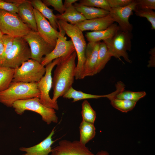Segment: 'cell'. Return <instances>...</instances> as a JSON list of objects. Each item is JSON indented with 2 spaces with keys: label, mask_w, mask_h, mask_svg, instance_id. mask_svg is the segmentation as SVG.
<instances>
[{
  "label": "cell",
  "mask_w": 155,
  "mask_h": 155,
  "mask_svg": "<svg viewBox=\"0 0 155 155\" xmlns=\"http://www.w3.org/2000/svg\"><path fill=\"white\" fill-rule=\"evenodd\" d=\"M77 54L75 51L62 57L57 65L52 78L53 90L52 100L57 102L58 98L63 96L71 87L75 78Z\"/></svg>",
  "instance_id": "1"
},
{
  "label": "cell",
  "mask_w": 155,
  "mask_h": 155,
  "mask_svg": "<svg viewBox=\"0 0 155 155\" xmlns=\"http://www.w3.org/2000/svg\"><path fill=\"white\" fill-rule=\"evenodd\" d=\"M40 95L37 83L12 82L7 89L0 92V102L7 107H11L16 101L39 98Z\"/></svg>",
  "instance_id": "2"
},
{
  "label": "cell",
  "mask_w": 155,
  "mask_h": 155,
  "mask_svg": "<svg viewBox=\"0 0 155 155\" xmlns=\"http://www.w3.org/2000/svg\"><path fill=\"white\" fill-rule=\"evenodd\" d=\"M58 24L71 38L75 48L78 59L75 68V78L76 80L83 79L87 44L82 32L75 25L61 20H58Z\"/></svg>",
  "instance_id": "3"
},
{
  "label": "cell",
  "mask_w": 155,
  "mask_h": 155,
  "mask_svg": "<svg viewBox=\"0 0 155 155\" xmlns=\"http://www.w3.org/2000/svg\"><path fill=\"white\" fill-rule=\"evenodd\" d=\"M12 107L19 115H22L26 110L36 112L40 115L42 120L48 125L52 122L57 123L58 121L55 110L42 104L40 102L39 98L16 101L13 103Z\"/></svg>",
  "instance_id": "4"
},
{
  "label": "cell",
  "mask_w": 155,
  "mask_h": 155,
  "mask_svg": "<svg viewBox=\"0 0 155 155\" xmlns=\"http://www.w3.org/2000/svg\"><path fill=\"white\" fill-rule=\"evenodd\" d=\"M132 36L131 32H125L119 29L111 38L103 41L111 57L120 60L122 57L126 61L131 63V61L127 51L131 50Z\"/></svg>",
  "instance_id": "5"
},
{
  "label": "cell",
  "mask_w": 155,
  "mask_h": 155,
  "mask_svg": "<svg viewBox=\"0 0 155 155\" xmlns=\"http://www.w3.org/2000/svg\"><path fill=\"white\" fill-rule=\"evenodd\" d=\"M31 30L17 13L0 10V31L3 34L23 37Z\"/></svg>",
  "instance_id": "6"
},
{
  "label": "cell",
  "mask_w": 155,
  "mask_h": 155,
  "mask_svg": "<svg viewBox=\"0 0 155 155\" xmlns=\"http://www.w3.org/2000/svg\"><path fill=\"white\" fill-rule=\"evenodd\" d=\"M45 68L41 63L30 59L15 69L12 82L37 83L44 75Z\"/></svg>",
  "instance_id": "7"
},
{
  "label": "cell",
  "mask_w": 155,
  "mask_h": 155,
  "mask_svg": "<svg viewBox=\"0 0 155 155\" xmlns=\"http://www.w3.org/2000/svg\"><path fill=\"white\" fill-rule=\"evenodd\" d=\"M31 59L30 47L23 37L14 38L12 46L1 66L15 69Z\"/></svg>",
  "instance_id": "8"
},
{
  "label": "cell",
  "mask_w": 155,
  "mask_h": 155,
  "mask_svg": "<svg viewBox=\"0 0 155 155\" xmlns=\"http://www.w3.org/2000/svg\"><path fill=\"white\" fill-rule=\"evenodd\" d=\"M62 58L54 60L45 66V72L44 76L37 83V85L40 93V102L47 107L58 110L57 102H54L49 96V92L52 87V70L55 66L61 61Z\"/></svg>",
  "instance_id": "9"
},
{
  "label": "cell",
  "mask_w": 155,
  "mask_h": 155,
  "mask_svg": "<svg viewBox=\"0 0 155 155\" xmlns=\"http://www.w3.org/2000/svg\"><path fill=\"white\" fill-rule=\"evenodd\" d=\"M23 38L30 47L31 59L40 63L43 56L50 53L55 47L46 42L37 31L31 30Z\"/></svg>",
  "instance_id": "10"
},
{
  "label": "cell",
  "mask_w": 155,
  "mask_h": 155,
  "mask_svg": "<svg viewBox=\"0 0 155 155\" xmlns=\"http://www.w3.org/2000/svg\"><path fill=\"white\" fill-rule=\"evenodd\" d=\"M58 26L59 34L54 48L50 53L43 57L41 62L44 66L56 59L65 57L75 51L71 40H67L65 31L59 25Z\"/></svg>",
  "instance_id": "11"
},
{
  "label": "cell",
  "mask_w": 155,
  "mask_h": 155,
  "mask_svg": "<svg viewBox=\"0 0 155 155\" xmlns=\"http://www.w3.org/2000/svg\"><path fill=\"white\" fill-rule=\"evenodd\" d=\"M137 5L136 0H133L131 3L125 6L112 8L109 11V15L114 22L118 24L120 29L125 32H131L133 26L129 21V17L133 14Z\"/></svg>",
  "instance_id": "12"
},
{
  "label": "cell",
  "mask_w": 155,
  "mask_h": 155,
  "mask_svg": "<svg viewBox=\"0 0 155 155\" xmlns=\"http://www.w3.org/2000/svg\"><path fill=\"white\" fill-rule=\"evenodd\" d=\"M50 155H95L79 141H60L58 145L52 149Z\"/></svg>",
  "instance_id": "13"
},
{
  "label": "cell",
  "mask_w": 155,
  "mask_h": 155,
  "mask_svg": "<svg viewBox=\"0 0 155 155\" xmlns=\"http://www.w3.org/2000/svg\"><path fill=\"white\" fill-rule=\"evenodd\" d=\"M37 32L46 42L55 47L59 32L55 29L49 21L37 10L34 8Z\"/></svg>",
  "instance_id": "14"
},
{
  "label": "cell",
  "mask_w": 155,
  "mask_h": 155,
  "mask_svg": "<svg viewBox=\"0 0 155 155\" xmlns=\"http://www.w3.org/2000/svg\"><path fill=\"white\" fill-rule=\"evenodd\" d=\"M100 42H89L85 51V60L84 67L83 78L95 75L96 63Z\"/></svg>",
  "instance_id": "15"
},
{
  "label": "cell",
  "mask_w": 155,
  "mask_h": 155,
  "mask_svg": "<svg viewBox=\"0 0 155 155\" xmlns=\"http://www.w3.org/2000/svg\"><path fill=\"white\" fill-rule=\"evenodd\" d=\"M114 22L113 18L109 14L106 16L101 18L86 20L75 25L82 32L89 30L95 31L105 29Z\"/></svg>",
  "instance_id": "16"
},
{
  "label": "cell",
  "mask_w": 155,
  "mask_h": 155,
  "mask_svg": "<svg viewBox=\"0 0 155 155\" xmlns=\"http://www.w3.org/2000/svg\"><path fill=\"white\" fill-rule=\"evenodd\" d=\"M55 127L53 128L49 135L39 143L29 147H21L19 150L26 153L21 155H49L52 148L51 146L55 141L52 140L54 134Z\"/></svg>",
  "instance_id": "17"
},
{
  "label": "cell",
  "mask_w": 155,
  "mask_h": 155,
  "mask_svg": "<svg viewBox=\"0 0 155 155\" xmlns=\"http://www.w3.org/2000/svg\"><path fill=\"white\" fill-rule=\"evenodd\" d=\"M17 6L18 14L22 21L28 25L31 30L37 32L34 8L30 0H22Z\"/></svg>",
  "instance_id": "18"
},
{
  "label": "cell",
  "mask_w": 155,
  "mask_h": 155,
  "mask_svg": "<svg viewBox=\"0 0 155 155\" xmlns=\"http://www.w3.org/2000/svg\"><path fill=\"white\" fill-rule=\"evenodd\" d=\"M119 29L118 25L113 23L105 29L87 32L85 36L89 42L104 41L111 38Z\"/></svg>",
  "instance_id": "19"
},
{
  "label": "cell",
  "mask_w": 155,
  "mask_h": 155,
  "mask_svg": "<svg viewBox=\"0 0 155 155\" xmlns=\"http://www.w3.org/2000/svg\"><path fill=\"white\" fill-rule=\"evenodd\" d=\"M116 86V90L111 94L112 96L117 98L137 102L146 95L145 91L133 92L125 90V86L121 82H118Z\"/></svg>",
  "instance_id": "20"
},
{
  "label": "cell",
  "mask_w": 155,
  "mask_h": 155,
  "mask_svg": "<svg viewBox=\"0 0 155 155\" xmlns=\"http://www.w3.org/2000/svg\"><path fill=\"white\" fill-rule=\"evenodd\" d=\"M73 5L87 20L103 17L109 14V11L104 9L86 6L80 3H75Z\"/></svg>",
  "instance_id": "21"
},
{
  "label": "cell",
  "mask_w": 155,
  "mask_h": 155,
  "mask_svg": "<svg viewBox=\"0 0 155 155\" xmlns=\"http://www.w3.org/2000/svg\"><path fill=\"white\" fill-rule=\"evenodd\" d=\"M34 8L37 10L46 19L48 20L52 26L56 30L58 28V20L53 10L49 8L40 0H30Z\"/></svg>",
  "instance_id": "22"
},
{
  "label": "cell",
  "mask_w": 155,
  "mask_h": 155,
  "mask_svg": "<svg viewBox=\"0 0 155 155\" xmlns=\"http://www.w3.org/2000/svg\"><path fill=\"white\" fill-rule=\"evenodd\" d=\"M56 16L58 20L69 22L74 25L86 20L73 5L67 8L63 13L57 14Z\"/></svg>",
  "instance_id": "23"
},
{
  "label": "cell",
  "mask_w": 155,
  "mask_h": 155,
  "mask_svg": "<svg viewBox=\"0 0 155 155\" xmlns=\"http://www.w3.org/2000/svg\"><path fill=\"white\" fill-rule=\"evenodd\" d=\"M111 57L105 43L103 41L100 42L95 67V74L99 73L104 68Z\"/></svg>",
  "instance_id": "24"
},
{
  "label": "cell",
  "mask_w": 155,
  "mask_h": 155,
  "mask_svg": "<svg viewBox=\"0 0 155 155\" xmlns=\"http://www.w3.org/2000/svg\"><path fill=\"white\" fill-rule=\"evenodd\" d=\"M80 142L85 145L93 139L96 134V129L94 124L82 121L79 127Z\"/></svg>",
  "instance_id": "25"
},
{
  "label": "cell",
  "mask_w": 155,
  "mask_h": 155,
  "mask_svg": "<svg viewBox=\"0 0 155 155\" xmlns=\"http://www.w3.org/2000/svg\"><path fill=\"white\" fill-rule=\"evenodd\" d=\"M107 98L110 100L111 104L113 107L123 113H127L132 110L137 102L116 98L112 96L111 93L108 94Z\"/></svg>",
  "instance_id": "26"
},
{
  "label": "cell",
  "mask_w": 155,
  "mask_h": 155,
  "mask_svg": "<svg viewBox=\"0 0 155 155\" xmlns=\"http://www.w3.org/2000/svg\"><path fill=\"white\" fill-rule=\"evenodd\" d=\"M108 94L105 95H96L84 93L81 91L77 90L72 87H71L63 96V98L72 99L73 102L84 99H97L102 97L107 98Z\"/></svg>",
  "instance_id": "27"
},
{
  "label": "cell",
  "mask_w": 155,
  "mask_h": 155,
  "mask_svg": "<svg viewBox=\"0 0 155 155\" xmlns=\"http://www.w3.org/2000/svg\"><path fill=\"white\" fill-rule=\"evenodd\" d=\"M15 69L0 66V92L7 89L12 81Z\"/></svg>",
  "instance_id": "28"
},
{
  "label": "cell",
  "mask_w": 155,
  "mask_h": 155,
  "mask_svg": "<svg viewBox=\"0 0 155 155\" xmlns=\"http://www.w3.org/2000/svg\"><path fill=\"white\" fill-rule=\"evenodd\" d=\"M81 114L82 121L94 124L96 117V112L86 100H84L82 104Z\"/></svg>",
  "instance_id": "29"
},
{
  "label": "cell",
  "mask_w": 155,
  "mask_h": 155,
  "mask_svg": "<svg viewBox=\"0 0 155 155\" xmlns=\"http://www.w3.org/2000/svg\"><path fill=\"white\" fill-rule=\"evenodd\" d=\"M134 11L137 16L146 18L151 24V29H155V11L152 9H140L136 7Z\"/></svg>",
  "instance_id": "30"
},
{
  "label": "cell",
  "mask_w": 155,
  "mask_h": 155,
  "mask_svg": "<svg viewBox=\"0 0 155 155\" xmlns=\"http://www.w3.org/2000/svg\"><path fill=\"white\" fill-rule=\"evenodd\" d=\"M79 3L87 6L103 9L109 12L111 8L107 0H80Z\"/></svg>",
  "instance_id": "31"
},
{
  "label": "cell",
  "mask_w": 155,
  "mask_h": 155,
  "mask_svg": "<svg viewBox=\"0 0 155 155\" xmlns=\"http://www.w3.org/2000/svg\"><path fill=\"white\" fill-rule=\"evenodd\" d=\"M14 38L13 36L7 34H3L1 38L4 47V53L2 64L6 55L12 46Z\"/></svg>",
  "instance_id": "32"
},
{
  "label": "cell",
  "mask_w": 155,
  "mask_h": 155,
  "mask_svg": "<svg viewBox=\"0 0 155 155\" xmlns=\"http://www.w3.org/2000/svg\"><path fill=\"white\" fill-rule=\"evenodd\" d=\"M42 1L47 6L53 7L60 14L63 13L65 11L62 0H43Z\"/></svg>",
  "instance_id": "33"
},
{
  "label": "cell",
  "mask_w": 155,
  "mask_h": 155,
  "mask_svg": "<svg viewBox=\"0 0 155 155\" xmlns=\"http://www.w3.org/2000/svg\"><path fill=\"white\" fill-rule=\"evenodd\" d=\"M0 10L12 13H18V6L16 4L5 0H0Z\"/></svg>",
  "instance_id": "34"
},
{
  "label": "cell",
  "mask_w": 155,
  "mask_h": 155,
  "mask_svg": "<svg viewBox=\"0 0 155 155\" xmlns=\"http://www.w3.org/2000/svg\"><path fill=\"white\" fill-rule=\"evenodd\" d=\"M136 7L140 9H155V0H137Z\"/></svg>",
  "instance_id": "35"
},
{
  "label": "cell",
  "mask_w": 155,
  "mask_h": 155,
  "mask_svg": "<svg viewBox=\"0 0 155 155\" xmlns=\"http://www.w3.org/2000/svg\"><path fill=\"white\" fill-rule=\"evenodd\" d=\"M133 0H107L111 8L125 6L132 2Z\"/></svg>",
  "instance_id": "36"
},
{
  "label": "cell",
  "mask_w": 155,
  "mask_h": 155,
  "mask_svg": "<svg viewBox=\"0 0 155 155\" xmlns=\"http://www.w3.org/2000/svg\"><path fill=\"white\" fill-rule=\"evenodd\" d=\"M151 54L150 60L149 61L148 66L149 67L154 66L155 65V48L151 49L149 52Z\"/></svg>",
  "instance_id": "37"
},
{
  "label": "cell",
  "mask_w": 155,
  "mask_h": 155,
  "mask_svg": "<svg viewBox=\"0 0 155 155\" xmlns=\"http://www.w3.org/2000/svg\"><path fill=\"white\" fill-rule=\"evenodd\" d=\"M4 53V47L3 42L1 38L0 39V66H1L3 61Z\"/></svg>",
  "instance_id": "38"
},
{
  "label": "cell",
  "mask_w": 155,
  "mask_h": 155,
  "mask_svg": "<svg viewBox=\"0 0 155 155\" xmlns=\"http://www.w3.org/2000/svg\"><path fill=\"white\" fill-rule=\"evenodd\" d=\"M78 1L77 0H65L63 4L65 9L67 7L73 5V3H75L76 2Z\"/></svg>",
  "instance_id": "39"
},
{
  "label": "cell",
  "mask_w": 155,
  "mask_h": 155,
  "mask_svg": "<svg viewBox=\"0 0 155 155\" xmlns=\"http://www.w3.org/2000/svg\"><path fill=\"white\" fill-rule=\"evenodd\" d=\"M96 155H109V154L106 151L102 150L98 152Z\"/></svg>",
  "instance_id": "40"
},
{
  "label": "cell",
  "mask_w": 155,
  "mask_h": 155,
  "mask_svg": "<svg viewBox=\"0 0 155 155\" xmlns=\"http://www.w3.org/2000/svg\"><path fill=\"white\" fill-rule=\"evenodd\" d=\"M3 35V34L0 31V39L1 38Z\"/></svg>",
  "instance_id": "41"
}]
</instances>
